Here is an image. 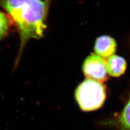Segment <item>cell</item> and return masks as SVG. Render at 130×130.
<instances>
[{"label":"cell","mask_w":130,"mask_h":130,"mask_svg":"<svg viewBox=\"0 0 130 130\" xmlns=\"http://www.w3.org/2000/svg\"><path fill=\"white\" fill-rule=\"evenodd\" d=\"M107 73L113 77H119L124 74L126 69V61L121 56L113 55L108 57L107 62Z\"/></svg>","instance_id":"cell-6"},{"label":"cell","mask_w":130,"mask_h":130,"mask_svg":"<svg viewBox=\"0 0 130 130\" xmlns=\"http://www.w3.org/2000/svg\"><path fill=\"white\" fill-rule=\"evenodd\" d=\"M116 42L113 37L102 36L97 38L94 50L97 55L101 57L108 58L113 56L116 51Z\"/></svg>","instance_id":"cell-5"},{"label":"cell","mask_w":130,"mask_h":130,"mask_svg":"<svg viewBox=\"0 0 130 130\" xmlns=\"http://www.w3.org/2000/svg\"><path fill=\"white\" fill-rule=\"evenodd\" d=\"M52 0H0L18 31L20 44L14 68H17L27 42L39 39L46 29V19Z\"/></svg>","instance_id":"cell-1"},{"label":"cell","mask_w":130,"mask_h":130,"mask_svg":"<svg viewBox=\"0 0 130 130\" xmlns=\"http://www.w3.org/2000/svg\"><path fill=\"white\" fill-rule=\"evenodd\" d=\"M12 23L9 16L0 11V42L9 35Z\"/></svg>","instance_id":"cell-7"},{"label":"cell","mask_w":130,"mask_h":130,"mask_svg":"<svg viewBox=\"0 0 130 130\" xmlns=\"http://www.w3.org/2000/svg\"><path fill=\"white\" fill-rule=\"evenodd\" d=\"M107 98L105 86L99 81L86 79L78 86L75 98L83 111H93L103 106Z\"/></svg>","instance_id":"cell-2"},{"label":"cell","mask_w":130,"mask_h":130,"mask_svg":"<svg viewBox=\"0 0 130 130\" xmlns=\"http://www.w3.org/2000/svg\"><path fill=\"white\" fill-rule=\"evenodd\" d=\"M83 71L87 79L99 82H104L108 79L106 61L97 54H92L87 57L83 64Z\"/></svg>","instance_id":"cell-3"},{"label":"cell","mask_w":130,"mask_h":130,"mask_svg":"<svg viewBox=\"0 0 130 130\" xmlns=\"http://www.w3.org/2000/svg\"><path fill=\"white\" fill-rule=\"evenodd\" d=\"M105 126L116 130H130V96L119 114L103 122Z\"/></svg>","instance_id":"cell-4"}]
</instances>
